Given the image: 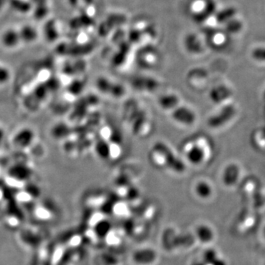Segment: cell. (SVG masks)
Wrapping results in <instances>:
<instances>
[{"label":"cell","mask_w":265,"mask_h":265,"mask_svg":"<svg viewBox=\"0 0 265 265\" xmlns=\"http://www.w3.org/2000/svg\"><path fill=\"white\" fill-rule=\"evenodd\" d=\"M21 44L18 29L13 27H7L0 34V44L4 49L13 50Z\"/></svg>","instance_id":"obj_1"},{"label":"cell","mask_w":265,"mask_h":265,"mask_svg":"<svg viewBox=\"0 0 265 265\" xmlns=\"http://www.w3.org/2000/svg\"><path fill=\"white\" fill-rule=\"evenodd\" d=\"M240 167L236 164H229L223 170L222 175L223 184L226 187H232L237 184L240 179Z\"/></svg>","instance_id":"obj_2"},{"label":"cell","mask_w":265,"mask_h":265,"mask_svg":"<svg viewBox=\"0 0 265 265\" xmlns=\"http://www.w3.org/2000/svg\"><path fill=\"white\" fill-rule=\"evenodd\" d=\"M21 44H32L36 42L40 34L38 29L31 24H24L18 29Z\"/></svg>","instance_id":"obj_3"},{"label":"cell","mask_w":265,"mask_h":265,"mask_svg":"<svg viewBox=\"0 0 265 265\" xmlns=\"http://www.w3.org/2000/svg\"><path fill=\"white\" fill-rule=\"evenodd\" d=\"M185 153L187 159L190 162L195 164H201L205 161L206 154L205 150L202 147L198 145H192L189 149H186Z\"/></svg>","instance_id":"obj_4"},{"label":"cell","mask_w":265,"mask_h":265,"mask_svg":"<svg viewBox=\"0 0 265 265\" xmlns=\"http://www.w3.org/2000/svg\"><path fill=\"white\" fill-rule=\"evenodd\" d=\"M212 189L213 188L209 183L206 181H201V182H198L195 187V192L197 195L201 198H209V197L212 196V192H213Z\"/></svg>","instance_id":"obj_5"},{"label":"cell","mask_w":265,"mask_h":265,"mask_svg":"<svg viewBox=\"0 0 265 265\" xmlns=\"http://www.w3.org/2000/svg\"><path fill=\"white\" fill-rule=\"evenodd\" d=\"M199 235L203 241H209L212 240L213 235L212 231L208 227H201L199 231Z\"/></svg>","instance_id":"obj_6"},{"label":"cell","mask_w":265,"mask_h":265,"mask_svg":"<svg viewBox=\"0 0 265 265\" xmlns=\"http://www.w3.org/2000/svg\"><path fill=\"white\" fill-rule=\"evenodd\" d=\"M252 56L256 60L265 61V48H257L252 52Z\"/></svg>","instance_id":"obj_7"},{"label":"cell","mask_w":265,"mask_h":265,"mask_svg":"<svg viewBox=\"0 0 265 265\" xmlns=\"http://www.w3.org/2000/svg\"><path fill=\"white\" fill-rule=\"evenodd\" d=\"M206 259L209 263H214L216 260V254L213 251H209L206 254Z\"/></svg>","instance_id":"obj_8"},{"label":"cell","mask_w":265,"mask_h":265,"mask_svg":"<svg viewBox=\"0 0 265 265\" xmlns=\"http://www.w3.org/2000/svg\"><path fill=\"white\" fill-rule=\"evenodd\" d=\"M7 4H8V0H0V13L4 10Z\"/></svg>","instance_id":"obj_9"},{"label":"cell","mask_w":265,"mask_h":265,"mask_svg":"<svg viewBox=\"0 0 265 265\" xmlns=\"http://www.w3.org/2000/svg\"><path fill=\"white\" fill-rule=\"evenodd\" d=\"M213 263L214 265H226L225 262L222 261V260H215Z\"/></svg>","instance_id":"obj_10"},{"label":"cell","mask_w":265,"mask_h":265,"mask_svg":"<svg viewBox=\"0 0 265 265\" xmlns=\"http://www.w3.org/2000/svg\"><path fill=\"white\" fill-rule=\"evenodd\" d=\"M264 235H265V229H264Z\"/></svg>","instance_id":"obj_11"},{"label":"cell","mask_w":265,"mask_h":265,"mask_svg":"<svg viewBox=\"0 0 265 265\" xmlns=\"http://www.w3.org/2000/svg\"><path fill=\"white\" fill-rule=\"evenodd\" d=\"M264 97H265V92H264Z\"/></svg>","instance_id":"obj_12"}]
</instances>
